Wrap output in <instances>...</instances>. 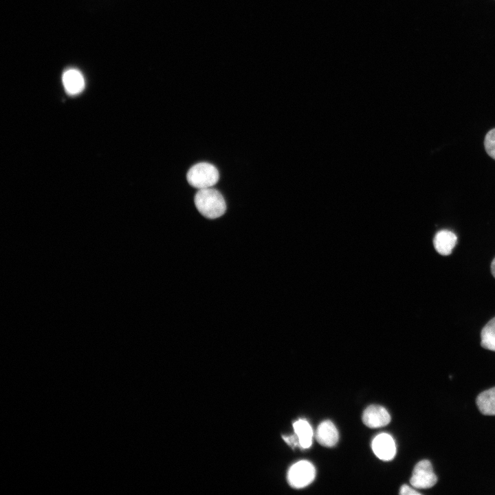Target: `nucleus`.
Masks as SVG:
<instances>
[{"instance_id": "obj_1", "label": "nucleus", "mask_w": 495, "mask_h": 495, "mask_svg": "<svg viewBox=\"0 0 495 495\" xmlns=\"http://www.w3.org/2000/svg\"><path fill=\"white\" fill-rule=\"evenodd\" d=\"M194 201L197 210L208 219L220 217L226 210L223 195L211 187L199 189L195 195Z\"/></svg>"}, {"instance_id": "obj_2", "label": "nucleus", "mask_w": 495, "mask_h": 495, "mask_svg": "<svg viewBox=\"0 0 495 495\" xmlns=\"http://www.w3.org/2000/svg\"><path fill=\"white\" fill-rule=\"evenodd\" d=\"M186 179L190 186L199 190L210 188L216 184L219 179V174L214 165L200 162L188 170Z\"/></svg>"}, {"instance_id": "obj_3", "label": "nucleus", "mask_w": 495, "mask_h": 495, "mask_svg": "<svg viewBox=\"0 0 495 495\" xmlns=\"http://www.w3.org/2000/svg\"><path fill=\"white\" fill-rule=\"evenodd\" d=\"M316 470L311 463L306 460L292 465L287 472V481L294 488L300 489L309 485L315 478Z\"/></svg>"}, {"instance_id": "obj_4", "label": "nucleus", "mask_w": 495, "mask_h": 495, "mask_svg": "<svg viewBox=\"0 0 495 495\" xmlns=\"http://www.w3.org/2000/svg\"><path fill=\"white\" fill-rule=\"evenodd\" d=\"M437 481V477L433 472L432 465L428 460L418 462L412 471L410 479V484L417 489H428L433 487Z\"/></svg>"}, {"instance_id": "obj_5", "label": "nucleus", "mask_w": 495, "mask_h": 495, "mask_svg": "<svg viewBox=\"0 0 495 495\" xmlns=\"http://www.w3.org/2000/svg\"><path fill=\"white\" fill-rule=\"evenodd\" d=\"M372 449L381 460L390 461L396 454V446L393 437L386 433L377 434L372 441Z\"/></svg>"}, {"instance_id": "obj_6", "label": "nucleus", "mask_w": 495, "mask_h": 495, "mask_svg": "<svg viewBox=\"0 0 495 495\" xmlns=\"http://www.w3.org/2000/svg\"><path fill=\"white\" fill-rule=\"evenodd\" d=\"M362 421L368 428H380L389 424L390 416L385 408L379 405H371L364 410Z\"/></svg>"}, {"instance_id": "obj_7", "label": "nucleus", "mask_w": 495, "mask_h": 495, "mask_svg": "<svg viewBox=\"0 0 495 495\" xmlns=\"http://www.w3.org/2000/svg\"><path fill=\"white\" fill-rule=\"evenodd\" d=\"M338 438V430L331 421L325 420L318 426L316 439L321 446L333 447L337 443Z\"/></svg>"}, {"instance_id": "obj_8", "label": "nucleus", "mask_w": 495, "mask_h": 495, "mask_svg": "<svg viewBox=\"0 0 495 495\" xmlns=\"http://www.w3.org/2000/svg\"><path fill=\"white\" fill-rule=\"evenodd\" d=\"M457 236L452 231L442 230L436 233L433 244L436 251L441 255L450 254L456 245Z\"/></svg>"}, {"instance_id": "obj_9", "label": "nucleus", "mask_w": 495, "mask_h": 495, "mask_svg": "<svg viewBox=\"0 0 495 495\" xmlns=\"http://www.w3.org/2000/svg\"><path fill=\"white\" fill-rule=\"evenodd\" d=\"M65 91L70 95L80 93L85 88V79L80 71L71 68L64 72L62 76Z\"/></svg>"}, {"instance_id": "obj_10", "label": "nucleus", "mask_w": 495, "mask_h": 495, "mask_svg": "<svg viewBox=\"0 0 495 495\" xmlns=\"http://www.w3.org/2000/svg\"><path fill=\"white\" fill-rule=\"evenodd\" d=\"M293 427L300 447L304 449L309 448L313 438V430L309 424L305 419H298L294 423Z\"/></svg>"}, {"instance_id": "obj_11", "label": "nucleus", "mask_w": 495, "mask_h": 495, "mask_svg": "<svg viewBox=\"0 0 495 495\" xmlns=\"http://www.w3.org/2000/svg\"><path fill=\"white\" fill-rule=\"evenodd\" d=\"M476 402L483 415H495V387L481 393Z\"/></svg>"}, {"instance_id": "obj_12", "label": "nucleus", "mask_w": 495, "mask_h": 495, "mask_svg": "<svg viewBox=\"0 0 495 495\" xmlns=\"http://www.w3.org/2000/svg\"><path fill=\"white\" fill-rule=\"evenodd\" d=\"M481 338V345L483 348L495 351V317L483 328Z\"/></svg>"}, {"instance_id": "obj_13", "label": "nucleus", "mask_w": 495, "mask_h": 495, "mask_svg": "<svg viewBox=\"0 0 495 495\" xmlns=\"http://www.w3.org/2000/svg\"><path fill=\"white\" fill-rule=\"evenodd\" d=\"M484 144L487 154L495 160V129L490 130L487 133Z\"/></svg>"}, {"instance_id": "obj_14", "label": "nucleus", "mask_w": 495, "mask_h": 495, "mask_svg": "<svg viewBox=\"0 0 495 495\" xmlns=\"http://www.w3.org/2000/svg\"><path fill=\"white\" fill-rule=\"evenodd\" d=\"M399 494L401 495H420V493L410 487L407 485H403L399 490Z\"/></svg>"}, {"instance_id": "obj_15", "label": "nucleus", "mask_w": 495, "mask_h": 495, "mask_svg": "<svg viewBox=\"0 0 495 495\" xmlns=\"http://www.w3.org/2000/svg\"><path fill=\"white\" fill-rule=\"evenodd\" d=\"M284 440L285 442H287L289 446L294 447V446H300L298 439L295 434L294 435H290L289 437H283Z\"/></svg>"}, {"instance_id": "obj_16", "label": "nucleus", "mask_w": 495, "mask_h": 495, "mask_svg": "<svg viewBox=\"0 0 495 495\" xmlns=\"http://www.w3.org/2000/svg\"><path fill=\"white\" fill-rule=\"evenodd\" d=\"M491 272L493 276L495 278V258L493 259L491 263Z\"/></svg>"}]
</instances>
